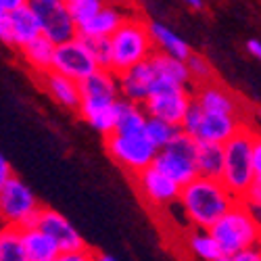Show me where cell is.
<instances>
[{
	"label": "cell",
	"mask_w": 261,
	"mask_h": 261,
	"mask_svg": "<svg viewBox=\"0 0 261 261\" xmlns=\"http://www.w3.org/2000/svg\"><path fill=\"white\" fill-rule=\"evenodd\" d=\"M178 203L194 230L209 232V228L222 220V215H226L238 199L220 180L194 178L190 184L180 188Z\"/></svg>",
	"instance_id": "6da1fadb"
},
{
	"label": "cell",
	"mask_w": 261,
	"mask_h": 261,
	"mask_svg": "<svg viewBox=\"0 0 261 261\" xmlns=\"http://www.w3.org/2000/svg\"><path fill=\"white\" fill-rule=\"evenodd\" d=\"M109 42H111V71L115 75L136 67L155 55L148 21L136 13L125 19V23L109 38Z\"/></svg>",
	"instance_id": "7a4b0ae2"
},
{
	"label": "cell",
	"mask_w": 261,
	"mask_h": 261,
	"mask_svg": "<svg viewBox=\"0 0 261 261\" xmlns=\"http://www.w3.org/2000/svg\"><path fill=\"white\" fill-rule=\"evenodd\" d=\"M253 138L255 129L247 123L224 144V171L220 182L241 201L247 190L255 184L253 171Z\"/></svg>",
	"instance_id": "3957f363"
},
{
	"label": "cell",
	"mask_w": 261,
	"mask_h": 261,
	"mask_svg": "<svg viewBox=\"0 0 261 261\" xmlns=\"http://www.w3.org/2000/svg\"><path fill=\"white\" fill-rule=\"evenodd\" d=\"M209 234L226 257H234L247 249L261 245V230L255 226L247 207L241 201L209 228Z\"/></svg>",
	"instance_id": "277c9868"
},
{
	"label": "cell",
	"mask_w": 261,
	"mask_h": 261,
	"mask_svg": "<svg viewBox=\"0 0 261 261\" xmlns=\"http://www.w3.org/2000/svg\"><path fill=\"white\" fill-rule=\"evenodd\" d=\"M42 203L32 188L17 176H13L0 190V226L28 230L36 226Z\"/></svg>",
	"instance_id": "5b68a950"
},
{
	"label": "cell",
	"mask_w": 261,
	"mask_h": 261,
	"mask_svg": "<svg viewBox=\"0 0 261 261\" xmlns=\"http://www.w3.org/2000/svg\"><path fill=\"white\" fill-rule=\"evenodd\" d=\"M194 150H197V140L180 132L163 150H157L153 167L176 186L184 188L194 178H199L194 167Z\"/></svg>",
	"instance_id": "8992f818"
},
{
	"label": "cell",
	"mask_w": 261,
	"mask_h": 261,
	"mask_svg": "<svg viewBox=\"0 0 261 261\" xmlns=\"http://www.w3.org/2000/svg\"><path fill=\"white\" fill-rule=\"evenodd\" d=\"M105 148H107L109 157L123 171H127L132 178L153 165L155 155H157V150L150 146V142L144 138V134H136V136L111 134L105 138Z\"/></svg>",
	"instance_id": "52a82bcc"
},
{
	"label": "cell",
	"mask_w": 261,
	"mask_h": 261,
	"mask_svg": "<svg viewBox=\"0 0 261 261\" xmlns=\"http://www.w3.org/2000/svg\"><path fill=\"white\" fill-rule=\"evenodd\" d=\"M190 105H192V88H180V86H171L157 80L153 86V92H150L148 100L142 107L150 119H161L180 127Z\"/></svg>",
	"instance_id": "ba28073f"
},
{
	"label": "cell",
	"mask_w": 261,
	"mask_h": 261,
	"mask_svg": "<svg viewBox=\"0 0 261 261\" xmlns=\"http://www.w3.org/2000/svg\"><path fill=\"white\" fill-rule=\"evenodd\" d=\"M30 9L38 19L42 36L55 46L77 38V25L73 23L65 0H30Z\"/></svg>",
	"instance_id": "9c48e42d"
},
{
	"label": "cell",
	"mask_w": 261,
	"mask_h": 261,
	"mask_svg": "<svg viewBox=\"0 0 261 261\" xmlns=\"http://www.w3.org/2000/svg\"><path fill=\"white\" fill-rule=\"evenodd\" d=\"M50 71L67 77L75 84H82L84 80H88L96 71V65H94L92 57L88 55V50H86V46L82 44V40L73 38L69 42H65V44L55 46Z\"/></svg>",
	"instance_id": "30bf717a"
},
{
	"label": "cell",
	"mask_w": 261,
	"mask_h": 261,
	"mask_svg": "<svg viewBox=\"0 0 261 261\" xmlns=\"http://www.w3.org/2000/svg\"><path fill=\"white\" fill-rule=\"evenodd\" d=\"M34 228L40 230L42 234H46L61 253H73V251L86 249V243H84L82 234L75 230V226L53 207L42 205Z\"/></svg>",
	"instance_id": "8fae6325"
},
{
	"label": "cell",
	"mask_w": 261,
	"mask_h": 261,
	"mask_svg": "<svg viewBox=\"0 0 261 261\" xmlns=\"http://www.w3.org/2000/svg\"><path fill=\"white\" fill-rule=\"evenodd\" d=\"M140 197L150 205V207H169L173 203H178V197H180V186H176L171 180H167L163 173H159L153 165L148 169L140 171L138 176L132 178Z\"/></svg>",
	"instance_id": "7c38bea8"
},
{
	"label": "cell",
	"mask_w": 261,
	"mask_h": 261,
	"mask_svg": "<svg viewBox=\"0 0 261 261\" xmlns=\"http://www.w3.org/2000/svg\"><path fill=\"white\" fill-rule=\"evenodd\" d=\"M192 102L205 113L241 117V102L236 94H232L226 86L217 84L215 80L203 86H192Z\"/></svg>",
	"instance_id": "4fadbf2b"
},
{
	"label": "cell",
	"mask_w": 261,
	"mask_h": 261,
	"mask_svg": "<svg viewBox=\"0 0 261 261\" xmlns=\"http://www.w3.org/2000/svg\"><path fill=\"white\" fill-rule=\"evenodd\" d=\"M157 82L155 69L150 61H144L136 67L127 69L123 73L117 75V86H119V96L127 102H136V105H144L153 92V86Z\"/></svg>",
	"instance_id": "5bb4252c"
},
{
	"label": "cell",
	"mask_w": 261,
	"mask_h": 261,
	"mask_svg": "<svg viewBox=\"0 0 261 261\" xmlns=\"http://www.w3.org/2000/svg\"><path fill=\"white\" fill-rule=\"evenodd\" d=\"M243 117H232V115H215V113H205L201 115V121L194 129L192 138L197 142H209V144H220L224 146L232 136L238 134V129L243 127Z\"/></svg>",
	"instance_id": "9a60e30c"
},
{
	"label": "cell",
	"mask_w": 261,
	"mask_h": 261,
	"mask_svg": "<svg viewBox=\"0 0 261 261\" xmlns=\"http://www.w3.org/2000/svg\"><path fill=\"white\" fill-rule=\"evenodd\" d=\"M117 75L109 69H96L88 80L80 84V102L88 105H115L119 100Z\"/></svg>",
	"instance_id": "2e32d148"
},
{
	"label": "cell",
	"mask_w": 261,
	"mask_h": 261,
	"mask_svg": "<svg viewBox=\"0 0 261 261\" xmlns=\"http://www.w3.org/2000/svg\"><path fill=\"white\" fill-rule=\"evenodd\" d=\"M132 15L119 5H102V9L88 21L77 28V36L82 38H111Z\"/></svg>",
	"instance_id": "e0dca14e"
},
{
	"label": "cell",
	"mask_w": 261,
	"mask_h": 261,
	"mask_svg": "<svg viewBox=\"0 0 261 261\" xmlns=\"http://www.w3.org/2000/svg\"><path fill=\"white\" fill-rule=\"evenodd\" d=\"M7 21H9V34H11V46H15L19 50L42 36L40 23H38L34 11L30 9L28 0H23L15 11H11Z\"/></svg>",
	"instance_id": "ac0fdd59"
},
{
	"label": "cell",
	"mask_w": 261,
	"mask_h": 261,
	"mask_svg": "<svg viewBox=\"0 0 261 261\" xmlns=\"http://www.w3.org/2000/svg\"><path fill=\"white\" fill-rule=\"evenodd\" d=\"M40 86L57 105H61L63 109H75L80 107V84L63 77L55 71H48L44 75H40Z\"/></svg>",
	"instance_id": "d6986e66"
},
{
	"label": "cell",
	"mask_w": 261,
	"mask_h": 261,
	"mask_svg": "<svg viewBox=\"0 0 261 261\" xmlns=\"http://www.w3.org/2000/svg\"><path fill=\"white\" fill-rule=\"evenodd\" d=\"M148 32H150V38H153L157 53L167 55L171 59H178V61H186L192 55L186 42L176 32H171L167 25L159 23V21H148Z\"/></svg>",
	"instance_id": "ffe728a7"
},
{
	"label": "cell",
	"mask_w": 261,
	"mask_h": 261,
	"mask_svg": "<svg viewBox=\"0 0 261 261\" xmlns=\"http://www.w3.org/2000/svg\"><path fill=\"white\" fill-rule=\"evenodd\" d=\"M148 61H150V65H153L155 75H157L159 82H165V84H171V86H180V88H192L186 61L171 59V57L161 55L157 50Z\"/></svg>",
	"instance_id": "44dd1931"
},
{
	"label": "cell",
	"mask_w": 261,
	"mask_h": 261,
	"mask_svg": "<svg viewBox=\"0 0 261 261\" xmlns=\"http://www.w3.org/2000/svg\"><path fill=\"white\" fill-rule=\"evenodd\" d=\"M194 167L197 176L207 180H220L224 171V146L209 144V142H197L194 150Z\"/></svg>",
	"instance_id": "7402d4cb"
},
{
	"label": "cell",
	"mask_w": 261,
	"mask_h": 261,
	"mask_svg": "<svg viewBox=\"0 0 261 261\" xmlns=\"http://www.w3.org/2000/svg\"><path fill=\"white\" fill-rule=\"evenodd\" d=\"M146 121H148V115H146L142 105L127 102L123 98L117 100V119H115L113 134H119V136H136V134H142Z\"/></svg>",
	"instance_id": "603a6c76"
},
{
	"label": "cell",
	"mask_w": 261,
	"mask_h": 261,
	"mask_svg": "<svg viewBox=\"0 0 261 261\" xmlns=\"http://www.w3.org/2000/svg\"><path fill=\"white\" fill-rule=\"evenodd\" d=\"M77 111L82 119L92 125L98 134L105 138L113 134L115 129V119H117V102L115 105H88V102H80Z\"/></svg>",
	"instance_id": "cb8c5ba5"
},
{
	"label": "cell",
	"mask_w": 261,
	"mask_h": 261,
	"mask_svg": "<svg viewBox=\"0 0 261 261\" xmlns=\"http://www.w3.org/2000/svg\"><path fill=\"white\" fill-rule=\"evenodd\" d=\"M21 241H23L28 261H57V257L61 255L50 238L36 228L21 230Z\"/></svg>",
	"instance_id": "d4e9b609"
},
{
	"label": "cell",
	"mask_w": 261,
	"mask_h": 261,
	"mask_svg": "<svg viewBox=\"0 0 261 261\" xmlns=\"http://www.w3.org/2000/svg\"><path fill=\"white\" fill-rule=\"evenodd\" d=\"M23 61L28 63V67L32 71H36L38 75H44L53 69V57H55V44L50 40H46L44 36L36 38L34 42H30L28 46H23L19 50Z\"/></svg>",
	"instance_id": "484cf974"
},
{
	"label": "cell",
	"mask_w": 261,
	"mask_h": 261,
	"mask_svg": "<svg viewBox=\"0 0 261 261\" xmlns=\"http://www.w3.org/2000/svg\"><path fill=\"white\" fill-rule=\"evenodd\" d=\"M142 134H144V138L150 142V146H153L155 150H163L173 138L180 134V127L171 125L167 121H161V119H150L148 117Z\"/></svg>",
	"instance_id": "4316f807"
},
{
	"label": "cell",
	"mask_w": 261,
	"mask_h": 261,
	"mask_svg": "<svg viewBox=\"0 0 261 261\" xmlns=\"http://www.w3.org/2000/svg\"><path fill=\"white\" fill-rule=\"evenodd\" d=\"M0 261H28L21 230L17 228H0Z\"/></svg>",
	"instance_id": "83f0119b"
},
{
	"label": "cell",
	"mask_w": 261,
	"mask_h": 261,
	"mask_svg": "<svg viewBox=\"0 0 261 261\" xmlns=\"http://www.w3.org/2000/svg\"><path fill=\"white\" fill-rule=\"evenodd\" d=\"M188 249L197 255L201 261H217L222 257V249L217 247V243L213 241V236L209 232H201L194 230L188 236Z\"/></svg>",
	"instance_id": "f1b7e54d"
},
{
	"label": "cell",
	"mask_w": 261,
	"mask_h": 261,
	"mask_svg": "<svg viewBox=\"0 0 261 261\" xmlns=\"http://www.w3.org/2000/svg\"><path fill=\"white\" fill-rule=\"evenodd\" d=\"M77 38L82 40V44L92 57L96 69L111 71V42H109V38H82V36Z\"/></svg>",
	"instance_id": "f546056e"
},
{
	"label": "cell",
	"mask_w": 261,
	"mask_h": 261,
	"mask_svg": "<svg viewBox=\"0 0 261 261\" xmlns=\"http://www.w3.org/2000/svg\"><path fill=\"white\" fill-rule=\"evenodd\" d=\"M65 5H67V11L73 19V23L80 28L84 23H88V21L102 9V0H65Z\"/></svg>",
	"instance_id": "4dcf8cb0"
},
{
	"label": "cell",
	"mask_w": 261,
	"mask_h": 261,
	"mask_svg": "<svg viewBox=\"0 0 261 261\" xmlns=\"http://www.w3.org/2000/svg\"><path fill=\"white\" fill-rule=\"evenodd\" d=\"M186 67H188L192 86H203V84L213 82V67H211V63H209L205 57L192 53V55L186 59Z\"/></svg>",
	"instance_id": "1f68e13d"
},
{
	"label": "cell",
	"mask_w": 261,
	"mask_h": 261,
	"mask_svg": "<svg viewBox=\"0 0 261 261\" xmlns=\"http://www.w3.org/2000/svg\"><path fill=\"white\" fill-rule=\"evenodd\" d=\"M253 171H255V182L261 184V134L257 132L253 138Z\"/></svg>",
	"instance_id": "d6a6232c"
},
{
	"label": "cell",
	"mask_w": 261,
	"mask_h": 261,
	"mask_svg": "<svg viewBox=\"0 0 261 261\" xmlns=\"http://www.w3.org/2000/svg\"><path fill=\"white\" fill-rule=\"evenodd\" d=\"M94 249H82V251H73V253H61L57 257V261H92Z\"/></svg>",
	"instance_id": "836d02e7"
},
{
	"label": "cell",
	"mask_w": 261,
	"mask_h": 261,
	"mask_svg": "<svg viewBox=\"0 0 261 261\" xmlns=\"http://www.w3.org/2000/svg\"><path fill=\"white\" fill-rule=\"evenodd\" d=\"M15 176V171H13V165L11 161L5 157V153L0 150V190L5 188V184Z\"/></svg>",
	"instance_id": "e575fe53"
},
{
	"label": "cell",
	"mask_w": 261,
	"mask_h": 261,
	"mask_svg": "<svg viewBox=\"0 0 261 261\" xmlns=\"http://www.w3.org/2000/svg\"><path fill=\"white\" fill-rule=\"evenodd\" d=\"M241 203L253 205V207H261V184H259V182H255V184L247 190V194L241 199Z\"/></svg>",
	"instance_id": "d590c367"
},
{
	"label": "cell",
	"mask_w": 261,
	"mask_h": 261,
	"mask_svg": "<svg viewBox=\"0 0 261 261\" xmlns=\"http://www.w3.org/2000/svg\"><path fill=\"white\" fill-rule=\"evenodd\" d=\"M232 261H261V245H259V247H253V249H247V251L238 253V255H234Z\"/></svg>",
	"instance_id": "8d00e7d4"
},
{
	"label": "cell",
	"mask_w": 261,
	"mask_h": 261,
	"mask_svg": "<svg viewBox=\"0 0 261 261\" xmlns=\"http://www.w3.org/2000/svg\"><path fill=\"white\" fill-rule=\"evenodd\" d=\"M23 0H0V21H5L11 11H15Z\"/></svg>",
	"instance_id": "74e56055"
},
{
	"label": "cell",
	"mask_w": 261,
	"mask_h": 261,
	"mask_svg": "<svg viewBox=\"0 0 261 261\" xmlns=\"http://www.w3.org/2000/svg\"><path fill=\"white\" fill-rule=\"evenodd\" d=\"M247 50H249L255 59L261 61V42H259V40H249V42H247Z\"/></svg>",
	"instance_id": "f35d334b"
},
{
	"label": "cell",
	"mask_w": 261,
	"mask_h": 261,
	"mask_svg": "<svg viewBox=\"0 0 261 261\" xmlns=\"http://www.w3.org/2000/svg\"><path fill=\"white\" fill-rule=\"evenodd\" d=\"M92 261H117L113 255H109V253H105V251H94V255H92Z\"/></svg>",
	"instance_id": "ab89813d"
},
{
	"label": "cell",
	"mask_w": 261,
	"mask_h": 261,
	"mask_svg": "<svg viewBox=\"0 0 261 261\" xmlns=\"http://www.w3.org/2000/svg\"><path fill=\"white\" fill-rule=\"evenodd\" d=\"M188 7L194 9V11H201V9H205V3H201V0H190Z\"/></svg>",
	"instance_id": "60d3db41"
},
{
	"label": "cell",
	"mask_w": 261,
	"mask_h": 261,
	"mask_svg": "<svg viewBox=\"0 0 261 261\" xmlns=\"http://www.w3.org/2000/svg\"><path fill=\"white\" fill-rule=\"evenodd\" d=\"M217 261H232V257H226V255H222V257L217 259Z\"/></svg>",
	"instance_id": "b9f144b4"
},
{
	"label": "cell",
	"mask_w": 261,
	"mask_h": 261,
	"mask_svg": "<svg viewBox=\"0 0 261 261\" xmlns=\"http://www.w3.org/2000/svg\"><path fill=\"white\" fill-rule=\"evenodd\" d=\"M0 228H3V226H0Z\"/></svg>",
	"instance_id": "7bdbcfd3"
}]
</instances>
